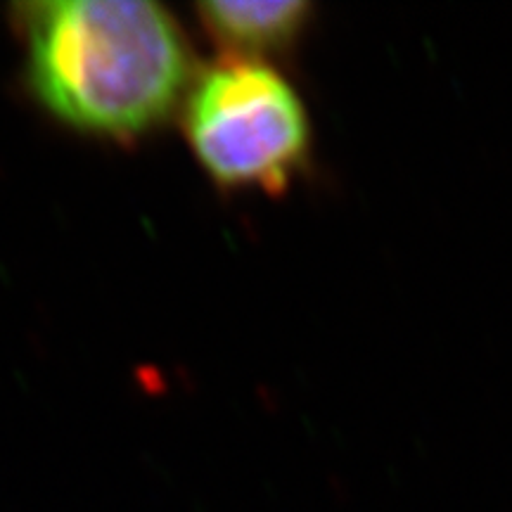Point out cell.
Segmentation results:
<instances>
[{
  "label": "cell",
  "instance_id": "obj_1",
  "mask_svg": "<svg viewBox=\"0 0 512 512\" xmlns=\"http://www.w3.org/2000/svg\"><path fill=\"white\" fill-rule=\"evenodd\" d=\"M31 91L79 131L136 138L169 117L190 81V48L150 0H43L17 8Z\"/></svg>",
  "mask_w": 512,
  "mask_h": 512
},
{
  "label": "cell",
  "instance_id": "obj_2",
  "mask_svg": "<svg viewBox=\"0 0 512 512\" xmlns=\"http://www.w3.org/2000/svg\"><path fill=\"white\" fill-rule=\"evenodd\" d=\"M185 133L209 176L226 188L280 192L309 157L306 107L285 76L259 60L230 57L197 76Z\"/></svg>",
  "mask_w": 512,
  "mask_h": 512
},
{
  "label": "cell",
  "instance_id": "obj_3",
  "mask_svg": "<svg viewBox=\"0 0 512 512\" xmlns=\"http://www.w3.org/2000/svg\"><path fill=\"white\" fill-rule=\"evenodd\" d=\"M204 29L230 53L242 60H256L290 48L302 34L309 3L278 0V3H216L197 5Z\"/></svg>",
  "mask_w": 512,
  "mask_h": 512
}]
</instances>
